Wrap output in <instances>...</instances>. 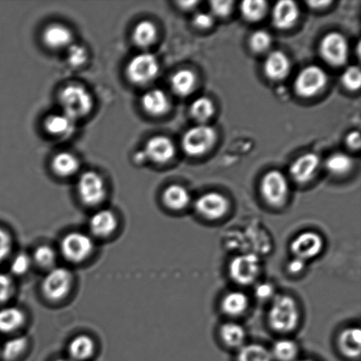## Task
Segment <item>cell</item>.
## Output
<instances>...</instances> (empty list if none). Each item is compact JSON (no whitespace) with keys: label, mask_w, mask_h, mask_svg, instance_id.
<instances>
[{"label":"cell","mask_w":361,"mask_h":361,"mask_svg":"<svg viewBox=\"0 0 361 361\" xmlns=\"http://www.w3.org/2000/svg\"><path fill=\"white\" fill-rule=\"evenodd\" d=\"M197 214L208 221H218L225 217L229 210V202L222 194L210 191L195 202Z\"/></svg>","instance_id":"cell-13"},{"label":"cell","mask_w":361,"mask_h":361,"mask_svg":"<svg viewBox=\"0 0 361 361\" xmlns=\"http://www.w3.org/2000/svg\"><path fill=\"white\" fill-rule=\"evenodd\" d=\"M88 53L86 48L79 44H72L68 47L67 52V60L71 66L80 67L87 63Z\"/></svg>","instance_id":"cell-39"},{"label":"cell","mask_w":361,"mask_h":361,"mask_svg":"<svg viewBox=\"0 0 361 361\" xmlns=\"http://www.w3.org/2000/svg\"><path fill=\"white\" fill-rule=\"evenodd\" d=\"M250 44L254 51H265L271 44V35L264 30L254 32L250 37Z\"/></svg>","instance_id":"cell-40"},{"label":"cell","mask_w":361,"mask_h":361,"mask_svg":"<svg viewBox=\"0 0 361 361\" xmlns=\"http://www.w3.org/2000/svg\"><path fill=\"white\" fill-rule=\"evenodd\" d=\"M343 85L351 91L359 90L361 85V73L359 67L350 66L342 74Z\"/></svg>","instance_id":"cell-38"},{"label":"cell","mask_w":361,"mask_h":361,"mask_svg":"<svg viewBox=\"0 0 361 361\" xmlns=\"http://www.w3.org/2000/svg\"><path fill=\"white\" fill-rule=\"evenodd\" d=\"M56 361H71V360H65V359H59V360H56Z\"/></svg>","instance_id":"cell-52"},{"label":"cell","mask_w":361,"mask_h":361,"mask_svg":"<svg viewBox=\"0 0 361 361\" xmlns=\"http://www.w3.org/2000/svg\"><path fill=\"white\" fill-rule=\"evenodd\" d=\"M118 226V219L111 210L95 212L90 221V229L94 235L107 237L112 235Z\"/></svg>","instance_id":"cell-20"},{"label":"cell","mask_w":361,"mask_h":361,"mask_svg":"<svg viewBox=\"0 0 361 361\" xmlns=\"http://www.w3.org/2000/svg\"><path fill=\"white\" fill-rule=\"evenodd\" d=\"M319 164L320 159L317 154H305L293 162L290 174L296 183H306L314 178Z\"/></svg>","instance_id":"cell-15"},{"label":"cell","mask_w":361,"mask_h":361,"mask_svg":"<svg viewBox=\"0 0 361 361\" xmlns=\"http://www.w3.org/2000/svg\"><path fill=\"white\" fill-rule=\"evenodd\" d=\"M255 295L262 302L272 300L275 297V288L270 282H262L255 289Z\"/></svg>","instance_id":"cell-44"},{"label":"cell","mask_w":361,"mask_h":361,"mask_svg":"<svg viewBox=\"0 0 361 361\" xmlns=\"http://www.w3.org/2000/svg\"><path fill=\"white\" fill-rule=\"evenodd\" d=\"M267 11V3L264 0H247L240 4V13L244 19L251 23L263 19Z\"/></svg>","instance_id":"cell-33"},{"label":"cell","mask_w":361,"mask_h":361,"mask_svg":"<svg viewBox=\"0 0 361 361\" xmlns=\"http://www.w3.org/2000/svg\"><path fill=\"white\" fill-rule=\"evenodd\" d=\"M324 242L319 233L305 231L297 235L290 244L293 257L305 262L319 256L324 250Z\"/></svg>","instance_id":"cell-12"},{"label":"cell","mask_w":361,"mask_h":361,"mask_svg":"<svg viewBox=\"0 0 361 361\" xmlns=\"http://www.w3.org/2000/svg\"><path fill=\"white\" fill-rule=\"evenodd\" d=\"M307 262L300 259V258L293 257L288 264V271L292 275H299L305 270Z\"/></svg>","instance_id":"cell-47"},{"label":"cell","mask_w":361,"mask_h":361,"mask_svg":"<svg viewBox=\"0 0 361 361\" xmlns=\"http://www.w3.org/2000/svg\"><path fill=\"white\" fill-rule=\"evenodd\" d=\"M77 190L80 200L90 207L101 204L107 193L104 180L94 171L85 172L81 175L78 180Z\"/></svg>","instance_id":"cell-10"},{"label":"cell","mask_w":361,"mask_h":361,"mask_svg":"<svg viewBox=\"0 0 361 361\" xmlns=\"http://www.w3.org/2000/svg\"><path fill=\"white\" fill-rule=\"evenodd\" d=\"M31 263L30 257L27 254L20 253L11 262L10 270L13 275H24L30 270Z\"/></svg>","instance_id":"cell-41"},{"label":"cell","mask_w":361,"mask_h":361,"mask_svg":"<svg viewBox=\"0 0 361 361\" xmlns=\"http://www.w3.org/2000/svg\"><path fill=\"white\" fill-rule=\"evenodd\" d=\"M73 286V275L63 267L52 268L45 276L42 284V293L52 302H59L66 297Z\"/></svg>","instance_id":"cell-6"},{"label":"cell","mask_w":361,"mask_h":361,"mask_svg":"<svg viewBox=\"0 0 361 361\" xmlns=\"http://www.w3.org/2000/svg\"><path fill=\"white\" fill-rule=\"evenodd\" d=\"M51 168L53 172L60 178H69L79 171L80 161L75 155L68 152H62L53 157Z\"/></svg>","instance_id":"cell-25"},{"label":"cell","mask_w":361,"mask_h":361,"mask_svg":"<svg viewBox=\"0 0 361 361\" xmlns=\"http://www.w3.org/2000/svg\"><path fill=\"white\" fill-rule=\"evenodd\" d=\"M75 120L62 113L48 116L44 122L45 130L51 136L67 137L75 130Z\"/></svg>","instance_id":"cell-22"},{"label":"cell","mask_w":361,"mask_h":361,"mask_svg":"<svg viewBox=\"0 0 361 361\" xmlns=\"http://www.w3.org/2000/svg\"><path fill=\"white\" fill-rule=\"evenodd\" d=\"M141 104H142L145 111L154 116L166 114L171 106L167 94L161 90L147 91L141 99Z\"/></svg>","instance_id":"cell-23"},{"label":"cell","mask_w":361,"mask_h":361,"mask_svg":"<svg viewBox=\"0 0 361 361\" xmlns=\"http://www.w3.org/2000/svg\"><path fill=\"white\" fill-rule=\"evenodd\" d=\"M27 339L23 336L16 337L7 341L3 345L2 356L7 361H12L19 358L26 350Z\"/></svg>","instance_id":"cell-36"},{"label":"cell","mask_w":361,"mask_h":361,"mask_svg":"<svg viewBox=\"0 0 361 361\" xmlns=\"http://www.w3.org/2000/svg\"><path fill=\"white\" fill-rule=\"evenodd\" d=\"M56 252L51 247L41 245L35 250L34 261L42 268H52L56 262Z\"/></svg>","instance_id":"cell-37"},{"label":"cell","mask_w":361,"mask_h":361,"mask_svg":"<svg viewBox=\"0 0 361 361\" xmlns=\"http://www.w3.org/2000/svg\"><path fill=\"white\" fill-rule=\"evenodd\" d=\"M144 154L147 159L155 164H167L174 158L176 147L171 139L165 136H155L147 141Z\"/></svg>","instance_id":"cell-14"},{"label":"cell","mask_w":361,"mask_h":361,"mask_svg":"<svg viewBox=\"0 0 361 361\" xmlns=\"http://www.w3.org/2000/svg\"><path fill=\"white\" fill-rule=\"evenodd\" d=\"M197 3V1H180L178 2V5L180 6V8L190 10L192 9Z\"/></svg>","instance_id":"cell-49"},{"label":"cell","mask_w":361,"mask_h":361,"mask_svg":"<svg viewBox=\"0 0 361 361\" xmlns=\"http://www.w3.org/2000/svg\"><path fill=\"white\" fill-rule=\"evenodd\" d=\"M25 321L23 311L16 307L0 310V332L10 334L23 326Z\"/></svg>","instance_id":"cell-28"},{"label":"cell","mask_w":361,"mask_h":361,"mask_svg":"<svg viewBox=\"0 0 361 361\" xmlns=\"http://www.w3.org/2000/svg\"><path fill=\"white\" fill-rule=\"evenodd\" d=\"M353 160L349 155L337 153L331 155L326 161V168L331 174L341 176L351 171Z\"/></svg>","instance_id":"cell-35"},{"label":"cell","mask_w":361,"mask_h":361,"mask_svg":"<svg viewBox=\"0 0 361 361\" xmlns=\"http://www.w3.org/2000/svg\"><path fill=\"white\" fill-rule=\"evenodd\" d=\"M236 361H274L270 350L259 344L244 345L238 349Z\"/></svg>","instance_id":"cell-32"},{"label":"cell","mask_w":361,"mask_h":361,"mask_svg":"<svg viewBox=\"0 0 361 361\" xmlns=\"http://www.w3.org/2000/svg\"><path fill=\"white\" fill-rule=\"evenodd\" d=\"M133 38L139 47H149L157 40V27L150 20L140 21L134 28Z\"/></svg>","instance_id":"cell-30"},{"label":"cell","mask_w":361,"mask_h":361,"mask_svg":"<svg viewBox=\"0 0 361 361\" xmlns=\"http://www.w3.org/2000/svg\"><path fill=\"white\" fill-rule=\"evenodd\" d=\"M327 74L321 67L309 66L300 71L295 80V90L302 97H312L326 86Z\"/></svg>","instance_id":"cell-9"},{"label":"cell","mask_w":361,"mask_h":361,"mask_svg":"<svg viewBox=\"0 0 361 361\" xmlns=\"http://www.w3.org/2000/svg\"><path fill=\"white\" fill-rule=\"evenodd\" d=\"M250 300L246 293L242 291H232L226 293L221 299V309L226 316L237 317L246 312Z\"/></svg>","instance_id":"cell-21"},{"label":"cell","mask_w":361,"mask_h":361,"mask_svg":"<svg viewBox=\"0 0 361 361\" xmlns=\"http://www.w3.org/2000/svg\"><path fill=\"white\" fill-rule=\"evenodd\" d=\"M346 144L352 149H359L361 144L360 133L353 130V132L348 133V135L346 136Z\"/></svg>","instance_id":"cell-48"},{"label":"cell","mask_w":361,"mask_h":361,"mask_svg":"<svg viewBox=\"0 0 361 361\" xmlns=\"http://www.w3.org/2000/svg\"><path fill=\"white\" fill-rule=\"evenodd\" d=\"M300 10L292 0H282L275 4L272 9V23L279 30H288L298 20Z\"/></svg>","instance_id":"cell-16"},{"label":"cell","mask_w":361,"mask_h":361,"mask_svg":"<svg viewBox=\"0 0 361 361\" xmlns=\"http://www.w3.org/2000/svg\"><path fill=\"white\" fill-rule=\"evenodd\" d=\"M348 42L338 32H331L322 39L320 53L322 58L331 66H341L348 59Z\"/></svg>","instance_id":"cell-11"},{"label":"cell","mask_w":361,"mask_h":361,"mask_svg":"<svg viewBox=\"0 0 361 361\" xmlns=\"http://www.w3.org/2000/svg\"><path fill=\"white\" fill-rule=\"evenodd\" d=\"M339 351L350 360L359 359L361 351V331L359 327L345 329L338 339Z\"/></svg>","instance_id":"cell-18"},{"label":"cell","mask_w":361,"mask_h":361,"mask_svg":"<svg viewBox=\"0 0 361 361\" xmlns=\"http://www.w3.org/2000/svg\"><path fill=\"white\" fill-rule=\"evenodd\" d=\"M310 5L313 7V8H320V7H324L325 6L330 5V1H313L309 2Z\"/></svg>","instance_id":"cell-50"},{"label":"cell","mask_w":361,"mask_h":361,"mask_svg":"<svg viewBox=\"0 0 361 361\" xmlns=\"http://www.w3.org/2000/svg\"><path fill=\"white\" fill-rule=\"evenodd\" d=\"M215 140L214 129L209 126L200 125L192 127L184 133L182 147L190 157H198L210 150Z\"/></svg>","instance_id":"cell-4"},{"label":"cell","mask_w":361,"mask_h":361,"mask_svg":"<svg viewBox=\"0 0 361 361\" xmlns=\"http://www.w3.org/2000/svg\"><path fill=\"white\" fill-rule=\"evenodd\" d=\"M193 24L197 27L201 28V30H207V28L212 27V25L214 24V18H212L211 13H197L193 17Z\"/></svg>","instance_id":"cell-46"},{"label":"cell","mask_w":361,"mask_h":361,"mask_svg":"<svg viewBox=\"0 0 361 361\" xmlns=\"http://www.w3.org/2000/svg\"><path fill=\"white\" fill-rule=\"evenodd\" d=\"M260 191L268 204L274 207H281L289 194L288 179L281 171H269L262 179Z\"/></svg>","instance_id":"cell-5"},{"label":"cell","mask_w":361,"mask_h":361,"mask_svg":"<svg viewBox=\"0 0 361 361\" xmlns=\"http://www.w3.org/2000/svg\"><path fill=\"white\" fill-rule=\"evenodd\" d=\"M219 337L228 348L240 349L245 345L246 331L242 325L235 322H228L219 329Z\"/></svg>","instance_id":"cell-26"},{"label":"cell","mask_w":361,"mask_h":361,"mask_svg":"<svg viewBox=\"0 0 361 361\" xmlns=\"http://www.w3.org/2000/svg\"><path fill=\"white\" fill-rule=\"evenodd\" d=\"M300 311L296 300L286 295H277L271 300L268 311V324L278 334H289L298 327Z\"/></svg>","instance_id":"cell-1"},{"label":"cell","mask_w":361,"mask_h":361,"mask_svg":"<svg viewBox=\"0 0 361 361\" xmlns=\"http://www.w3.org/2000/svg\"><path fill=\"white\" fill-rule=\"evenodd\" d=\"M190 115L200 123L207 122L214 114V104L210 98L202 97L190 105Z\"/></svg>","instance_id":"cell-34"},{"label":"cell","mask_w":361,"mask_h":361,"mask_svg":"<svg viewBox=\"0 0 361 361\" xmlns=\"http://www.w3.org/2000/svg\"><path fill=\"white\" fill-rule=\"evenodd\" d=\"M68 351L71 358L83 361L94 355V343L93 339L86 335H80L70 342Z\"/></svg>","instance_id":"cell-27"},{"label":"cell","mask_w":361,"mask_h":361,"mask_svg":"<svg viewBox=\"0 0 361 361\" xmlns=\"http://www.w3.org/2000/svg\"><path fill=\"white\" fill-rule=\"evenodd\" d=\"M63 113L78 120L87 116L94 108V99L90 91L80 85L66 87L59 94Z\"/></svg>","instance_id":"cell-2"},{"label":"cell","mask_w":361,"mask_h":361,"mask_svg":"<svg viewBox=\"0 0 361 361\" xmlns=\"http://www.w3.org/2000/svg\"><path fill=\"white\" fill-rule=\"evenodd\" d=\"M212 13L214 16L226 17L231 13L233 1L230 0H212L210 2Z\"/></svg>","instance_id":"cell-42"},{"label":"cell","mask_w":361,"mask_h":361,"mask_svg":"<svg viewBox=\"0 0 361 361\" xmlns=\"http://www.w3.org/2000/svg\"><path fill=\"white\" fill-rule=\"evenodd\" d=\"M73 39V33L69 27L59 23L49 25L42 34L44 44L53 49L70 47L72 45Z\"/></svg>","instance_id":"cell-17"},{"label":"cell","mask_w":361,"mask_h":361,"mask_svg":"<svg viewBox=\"0 0 361 361\" xmlns=\"http://www.w3.org/2000/svg\"><path fill=\"white\" fill-rule=\"evenodd\" d=\"M13 293L12 279L6 274H0V304L7 302Z\"/></svg>","instance_id":"cell-43"},{"label":"cell","mask_w":361,"mask_h":361,"mask_svg":"<svg viewBox=\"0 0 361 361\" xmlns=\"http://www.w3.org/2000/svg\"><path fill=\"white\" fill-rule=\"evenodd\" d=\"M290 60L284 52L281 51H272L265 59L264 71L269 79L279 80L285 79L289 73Z\"/></svg>","instance_id":"cell-19"},{"label":"cell","mask_w":361,"mask_h":361,"mask_svg":"<svg viewBox=\"0 0 361 361\" xmlns=\"http://www.w3.org/2000/svg\"><path fill=\"white\" fill-rule=\"evenodd\" d=\"M295 361H314V360H310V359H304V360H297Z\"/></svg>","instance_id":"cell-51"},{"label":"cell","mask_w":361,"mask_h":361,"mask_svg":"<svg viewBox=\"0 0 361 361\" xmlns=\"http://www.w3.org/2000/svg\"><path fill=\"white\" fill-rule=\"evenodd\" d=\"M12 238L8 233L0 228V263L6 259L12 250Z\"/></svg>","instance_id":"cell-45"},{"label":"cell","mask_w":361,"mask_h":361,"mask_svg":"<svg viewBox=\"0 0 361 361\" xmlns=\"http://www.w3.org/2000/svg\"><path fill=\"white\" fill-rule=\"evenodd\" d=\"M159 73V63L150 53H141L134 56L127 66L126 74L130 82L146 85L153 81Z\"/></svg>","instance_id":"cell-7"},{"label":"cell","mask_w":361,"mask_h":361,"mask_svg":"<svg viewBox=\"0 0 361 361\" xmlns=\"http://www.w3.org/2000/svg\"><path fill=\"white\" fill-rule=\"evenodd\" d=\"M260 271L259 258L252 253L238 255L233 258L228 265L230 278L240 286L253 284L259 276Z\"/></svg>","instance_id":"cell-3"},{"label":"cell","mask_w":361,"mask_h":361,"mask_svg":"<svg viewBox=\"0 0 361 361\" xmlns=\"http://www.w3.org/2000/svg\"><path fill=\"white\" fill-rule=\"evenodd\" d=\"M270 351L274 361H295L299 348L292 339L281 338L274 343Z\"/></svg>","instance_id":"cell-31"},{"label":"cell","mask_w":361,"mask_h":361,"mask_svg":"<svg viewBox=\"0 0 361 361\" xmlns=\"http://www.w3.org/2000/svg\"><path fill=\"white\" fill-rule=\"evenodd\" d=\"M196 81V75L192 71L180 70L171 78V87L180 97H187L193 91Z\"/></svg>","instance_id":"cell-29"},{"label":"cell","mask_w":361,"mask_h":361,"mask_svg":"<svg viewBox=\"0 0 361 361\" xmlns=\"http://www.w3.org/2000/svg\"><path fill=\"white\" fill-rule=\"evenodd\" d=\"M94 242L86 233L72 232L63 237L60 249L63 257L72 263H81L94 251Z\"/></svg>","instance_id":"cell-8"},{"label":"cell","mask_w":361,"mask_h":361,"mask_svg":"<svg viewBox=\"0 0 361 361\" xmlns=\"http://www.w3.org/2000/svg\"><path fill=\"white\" fill-rule=\"evenodd\" d=\"M191 200L189 190L179 184H172L166 188L162 201L172 211H182L190 204Z\"/></svg>","instance_id":"cell-24"}]
</instances>
